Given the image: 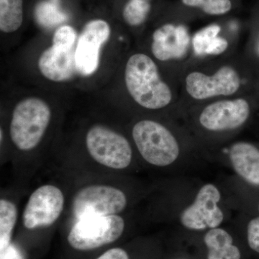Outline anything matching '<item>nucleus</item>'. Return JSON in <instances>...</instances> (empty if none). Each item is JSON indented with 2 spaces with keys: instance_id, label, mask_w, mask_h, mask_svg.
<instances>
[{
  "instance_id": "nucleus-1",
  "label": "nucleus",
  "mask_w": 259,
  "mask_h": 259,
  "mask_svg": "<svg viewBox=\"0 0 259 259\" xmlns=\"http://www.w3.org/2000/svg\"><path fill=\"white\" fill-rule=\"evenodd\" d=\"M125 81L136 103L148 110L165 108L173 101L168 83L161 79L157 65L144 54L131 56L126 64Z\"/></svg>"
},
{
  "instance_id": "nucleus-2",
  "label": "nucleus",
  "mask_w": 259,
  "mask_h": 259,
  "mask_svg": "<svg viewBox=\"0 0 259 259\" xmlns=\"http://www.w3.org/2000/svg\"><path fill=\"white\" fill-rule=\"evenodd\" d=\"M51 119L50 107L41 99L30 97L15 106L10 135L15 148L21 152L33 151L41 142Z\"/></svg>"
},
{
  "instance_id": "nucleus-3",
  "label": "nucleus",
  "mask_w": 259,
  "mask_h": 259,
  "mask_svg": "<svg viewBox=\"0 0 259 259\" xmlns=\"http://www.w3.org/2000/svg\"><path fill=\"white\" fill-rule=\"evenodd\" d=\"M123 190L108 184H91L76 191L71 201V214L74 222L87 218L120 214L127 206Z\"/></svg>"
},
{
  "instance_id": "nucleus-4",
  "label": "nucleus",
  "mask_w": 259,
  "mask_h": 259,
  "mask_svg": "<svg viewBox=\"0 0 259 259\" xmlns=\"http://www.w3.org/2000/svg\"><path fill=\"white\" fill-rule=\"evenodd\" d=\"M132 136L141 156L153 166H169L180 156V145L176 138L166 126L156 121L136 122Z\"/></svg>"
},
{
  "instance_id": "nucleus-5",
  "label": "nucleus",
  "mask_w": 259,
  "mask_h": 259,
  "mask_svg": "<svg viewBox=\"0 0 259 259\" xmlns=\"http://www.w3.org/2000/svg\"><path fill=\"white\" fill-rule=\"evenodd\" d=\"M85 145L92 159L109 169L121 171L132 162L133 151L129 141L107 126L95 125L90 127Z\"/></svg>"
},
{
  "instance_id": "nucleus-6",
  "label": "nucleus",
  "mask_w": 259,
  "mask_h": 259,
  "mask_svg": "<svg viewBox=\"0 0 259 259\" xmlns=\"http://www.w3.org/2000/svg\"><path fill=\"white\" fill-rule=\"evenodd\" d=\"M125 228V220L120 214L87 218L73 223L67 241L74 250L91 251L117 241Z\"/></svg>"
},
{
  "instance_id": "nucleus-7",
  "label": "nucleus",
  "mask_w": 259,
  "mask_h": 259,
  "mask_svg": "<svg viewBox=\"0 0 259 259\" xmlns=\"http://www.w3.org/2000/svg\"><path fill=\"white\" fill-rule=\"evenodd\" d=\"M241 87V74L231 65H223L212 74L193 70L186 75L185 79L186 93L197 101L233 97Z\"/></svg>"
},
{
  "instance_id": "nucleus-8",
  "label": "nucleus",
  "mask_w": 259,
  "mask_h": 259,
  "mask_svg": "<svg viewBox=\"0 0 259 259\" xmlns=\"http://www.w3.org/2000/svg\"><path fill=\"white\" fill-rule=\"evenodd\" d=\"M66 197L60 187L47 184L35 189L27 201L22 223L28 231L50 228L64 212Z\"/></svg>"
},
{
  "instance_id": "nucleus-9",
  "label": "nucleus",
  "mask_w": 259,
  "mask_h": 259,
  "mask_svg": "<svg viewBox=\"0 0 259 259\" xmlns=\"http://www.w3.org/2000/svg\"><path fill=\"white\" fill-rule=\"evenodd\" d=\"M251 107L243 97L224 99L208 104L200 112L199 122L207 131L224 132L244 125L250 117Z\"/></svg>"
},
{
  "instance_id": "nucleus-10",
  "label": "nucleus",
  "mask_w": 259,
  "mask_h": 259,
  "mask_svg": "<svg viewBox=\"0 0 259 259\" xmlns=\"http://www.w3.org/2000/svg\"><path fill=\"white\" fill-rule=\"evenodd\" d=\"M221 199L219 190L212 184L204 185L196 195L193 203L184 209L180 222L187 229L202 231L221 226L224 220L218 206Z\"/></svg>"
},
{
  "instance_id": "nucleus-11",
  "label": "nucleus",
  "mask_w": 259,
  "mask_h": 259,
  "mask_svg": "<svg viewBox=\"0 0 259 259\" xmlns=\"http://www.w3.org/2000/svg\"><path fill=\"white\" fill-rule=\"evenodd\" d=\"M110 25L103 20L89 22L78 39L76 49V64L78 74L90 76L97 71L100 64L102 46L110 35Z\"/></svg>"
},
{
  "instance_id": "nucleus-12",
  "label": "nucleus",
  "mask_w": 259,
  "mask_h": 259,
  "mask_svg": "<svg viewBox=\"0 0 259 259\" xmlns=\"http://www.w3.org/2000/svg\"><path fill=\"white\" fill-rule=\"evenodd\" d=\"M151 51L160 61H180L190 51L192 40L185 25L167 23L153 34Z\"/></svg>"
},
{
  "instance_id": "nucleus-13",
  "label": "nucleus",
  "mask_w": 259,
  "mask_h": 259,
  "mask_svg": "<svg viewBox=\"0 0 259 259\" xmlns=\"http://www.w3.org/2000/svg\"><path fill=\"white\" fill-rule=\"evenodd\" d=\"M76 49L52 47L42 53L38 68L47 79L55 82L69 81L78 74L76 64Z\"/></svg>"
},
{
  "instance_id": "nucleus-14",
  "label": "nucleus",
  "mask_w": 259,
  "mask_h": 259,
  "mask_svg": "<svg viewBox=\"0 0 259 259\" xmlns=\"http://www.w3.org/2000/svg\"><path fill=\"white\" fill-rule=\"evenodd\" d=\"M229 158L237 175L250 185L259 187V148L240 141L229 150Z\"/></svg>"
},
{
  "instance_id": "nucleus-15",
  "label": "nucleus",
  "mask_w": 259,
  "mask_h": 259,
  "mask_svg": "<svg viewBox=\"0 0 259 259\" xmlns=\"http://www.w3.org/2000/svg\"><path fill=\"white\" fill-rule=\"evenodd\" d=\"M204 244L208 250L207 259H241L239 248L233 244V237L222 228H213L206 233Z\"/></svg>"
},
{
  "instance_id": "nucleus-16",
  "label": "nucleus",
  "mask_w": 259,
  "mask_h": 259,
  "mask_svg": "<svg viewBox=\"0 0 259 259\" xmlns=\"http://www.w3.org/2000/svg\"><path fill=\"white\" fill-rule=\"evenodd\" d=\"M18 218V209L14 201L0 199V253L4 254L10 248Z\"/></svg>"
},
{
  "instance_id": "nucleus-17",
  "label": "nucleus",
  "mask_w": 259,
  "mask_h": 259,
  "mask_svg": "<svg viewBox=\"0 0 259 259\" xmlns=\"http://www.w3.org/2000/svg\"><path fill=\"white\" fill-rule=\"evenodd\" d=\"M23 22V0H0V30L16 31Z\"/></svg>"
},
{
  "instance_id": "nucleus-18",
  "label": "nucleus",
  "mask_w": 259,
  "mask_h": 259,
  "mask_svg": "<svg viewBox=\"0 0 259 259\" xmlns=\"http://www.w3.org/2000/svg\"><path fill=\"white\" fill-rule=\"evenodd\" d=\"M151 10L148 0H129L123 9V18L126 23L132 26H138L146 21Z\"/></svg>"
},
{
  "instance_id": "nucleus-19",
  "label": "nucleus",
  "mask_w": 259,
  "mask_h": 259,
  "mask_svg": "<svg viewBox=\"0 0 259 259\" xmlns=\"http://www.w3.org/2000/svg\"><path fill=\"white\" fill-rule=\"evenodd\" d=\"M221 30L219 25H211L194 34L192 40L194 54L199 56H205L206 51L219 35Z\"/></svg>"
},
{
  "instance_id": "nucleus-20",
  "label": "nucleus",
  "mask_w": 259,
  "mask_h": 259,
  "mask_svg": "<svg viewBox=\"0 0 259 259\" xmlns=\"http://www.w3.org/2000/svg\"><path fill=\"white\" fill-rule=\"evenodd\" d=\"M182 3L187 6L200 8L210 15L226 14L232 8L231 0H182Z\"/></svg>"
},
{
  "instance_id": "nucleus-21",
  "label": "nucleus",
  "mask_w": 259,
  "mask_h": 259,
  "mask_svg": "<svg viewBox=\"0 0 259 259\" xmlns=\"http://www.w3.org/2000/svg\"><path fill=\"white\" fill-rule=\"evenodd\" d=\"M36 18L39 23L46 26H52L62 23L66 16L59 11L55 3L44 2L37 5Z\"/></svg>"
},
{
  "instance_id": "nucleus-22",
  "label": "nucleus",
  "mask_w": 259,
  "mask_h": 259,
  "mask_svg": "<svg viewBox=\"0 0 259 259\" xmlns=\"http://www.w3.org/2000/svg\"><path fill=\"white\" fill-rule=\"evenodd\" d=\"M76 32L72 27L64 25L58 28L53 37V45L64 49H72L75 47Z\"/></svg>"
},
{
  "instance_id": "nucleus-23",
  "label": "nucleus",
  "mask_w": 259,
  "mask_h": 259,
  "mask_svg": "<svg viewBox=\"0 0 259 259\" xmlns=\"http://www.w3.org/2000/svg\"><path fill=\"white\" fill-rule=\"evenodd\" d=\"M247 240L250 248L259 253V216L250 220L247 226Z\"/></svg>"
},
{
  "instance_id": "nucleus-24",
  "label": "nucleus",
  "mask_w": 259,
  "mask_h": 259,
  "mask_svg": "<svg viewBox=\"0 0 259 259\" xmlns=\"http://www.w3.org/2000/svg\"><path fill=\"white\" fill-rule=\"evenodd\" d=\"M229 42L225 37L218 36L214 39L205 52V56H219L226 52L228 49Z\"/></svg>"
},
{
  "instance_id": "nucleus-25",
  "label": "nucleus",
  "mask_w": 259,
  "mask_h": 259,
  "mask_svg": "<svg viewBox=\"0 0 259 259\" xmlns=\"http://www.w3.org/2000/svg\"><path fill=\"white\" fill-rule=\"evenodd\" d=\"M96 259H130V257L123 248H112L104 252Z\"/></svg>"
},
{
  "instance_id": "nucleus-26",
  "label": "nucleus",
  "mask_w": 259,
  "mask_h": 259,
  "mask_svg": "<svg viewBox=\"0 0 259 259\" xmlns=\"http://www.w3.org/2000/svg\"><path fill=\"white\" fill-rule=\"evenodd\" d=\"M257 52H258V54H259V40L258 46H257Z\"/></svg>"
},
{
  "instance_id": "nucleus-27",
  "label": "nucleus",
  "mask_w": 259,
  "mask_h": 259,
  "mask_svg": "<svg viewBox=\"0 0 259 259\" xmlns=\"http://www.w3.org/2000/svg\"><path fill=\"white\" fill-rule=\"evenodd\" d=\"M258 212H259V204H258Z\"/></svg>"
},
{
  "instance_id": "nucleus-28",
  "label": "nucleus",
  "mask_w": 259,
  "mask_h": 259,
  "mask_svg": "<svg viewBox=\"0 0 259 259\" xmlns=\"http://www.w3.org/2000/svg\"><path fill=\"white\" fill-rule=\"evenodd\" d=\"M148 1H149V0H148Z\"/></svg>"
}]
</instances>
